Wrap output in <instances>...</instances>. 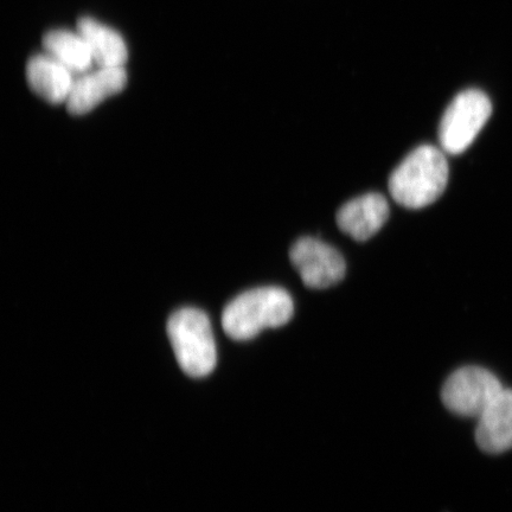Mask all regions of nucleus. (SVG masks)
<instances>
[{
  "label": "nucleus",
  "mask_w": 512,
  "mask_h": 512,
  "mask_svg": "<svg viewBox=\"0 0 512 512\" xmlns=\"http://www.w3.org/2000/svg\"><path fill=\"white\" fill-rule=\"evenodd\" d=\"M127 85L125 68L95 67L76 76L72 93L67 101V110L72 115H85L98 107L102 101L124 91Z\"/></svg>",
  "instance_id": "nucleus-7"
},
{
  "label": "nucleus",
  "mask_w": 512,
  "mask_h": 512,
  "mask_svg": "<svg viewBox=\"0 0 512 512\" xmlns=\"http://www.w3.org/2000/svg\"><path fill=\"white\" fill-rule=\"evenodd\" d=\"M290 259L303 283L317 290L338 284L347 272L344 258L337 249L310 236L294 243Z\"/></svg>",
  "instance_id": "nucleus-6"
},
{
  "label": "nucleus",
  "mask_w": 512,
  "mask_h": 512,
  "mask_svg": "<svg viewBox=\"0 0 512 512\" xmlns=\"http://www.w3.org/2000/svg\"><path fill=\"white\" fill-rule=\"evenodd\" d=\"M492 113L488 95L478 89H467L446 108L439 126L441 149L459 155L469 149Z\"/></svg>",
  "instance_id": "nucleus-4"
},
{
  "label": "nucleus",
  "mask_w": 512,
  "mask_h": 512,
  "mask_svg": "<svg viewBox=\"0 0 512 512\" xmlns=\"http://www.w3.org/2000/svg\"><path fill=\"white\" fill-rule=\"evenodd\" d=\"M44 53L67 67L76 76L95 67L91 50L78 30H53L43 37Z\"/></svg>",
  "instance_id": "nucleus-12"
},
{
  "label": "nucleus",
  "mask_w": 512,
  "mask_h": 512,
  "mask_svg": "<svg viewBox=\"0 0 512 512\" xmlns=\"http://www.w3.org/2000/svg\"><path fill=\"white\" fill-rule=\"evenodd\" d=\"M448 164L444 151L421 145L402 160L389 177L388 188L396 203L408 209H421L444 194Z\"/></svg>",
  "instance_id": "nucleus-1"
},
{
  "label": "nucleus",
  "mask_w": 512,
  "mask_h": 512,
  "mask_svg": "<svg viewBox=\"0 0 512 512\" xmlns=\"http://www.w3.org/2000/svg\"><path fill=\"white\" fill-rule=\"evenodd\" d=\"M168 335L185 374L200 379L215 369L216 344L206 313L192 307L176 311L169 319Z\"/></svg>",
  "instance_id": "nucleus-3"
},
{
  "label": "nucleus",
  "mask_w": 512,
  "mask_h": 512,
  "mask_svg": "<svg viewBox=\"0 0 512 512\" xmlns=\"http://www.w3.org/2000/svg\"><path fill=\"white\" fill-rule=\"evenodd\" d=\"M503 389L501 381L491 371L464 367L448 377L441 390V400L448 411L478 419Z\"/></svg>",
  "instance_id": "nucleus-5"
},
{
  "label": "nucleus",
  "mask_w": 512,
  "mask_h": 512,
  "mask_svg": "<svg viewBox=\"0 0 512 512\" xmlns=\"http://www.w3.org/2000/svg\"><path fill=\"white\" fill-rule=\"evenodd\" d=\"M293 312V300L284 288L259 287L243 292L227 305L222 326L234 341H249L262 330L287 324Z\"/></svg>",
  "instance_id": "nucleus-2"
},
{
  "label": "nucleus",
  "mask_w": 512,
  "mask_h": 512,
  "mask_svg": "<svg viewBox=\"0 0 512 512\" xmlns=\"http://www.w3.org/2000/svg\"><path fill=\"white\" fill-rule=\"evenodd\" d=\"M389 217L387 198L376 192L345 203L338 210L337 224L343 233L356 241H367L379 232Z\"/></svg>",
  "instance_id": "nucleus-8"
},
{
  "label": "nucleus",
  "mask_w": 512,
  "mask_h": 512,
  "mask_svg": "<svg viewBox=\"0 0 512 512\" xmlns=\"http://www.w3.org/2000/svg\"><path fill=\"white\" fill-rule=\"evenodd\" d=\"M76 30L85 38L95 67L124 68L128 50L119 32L91 17L80 18Z\"/></svg>",
  "instance_id": "nucleus-11"
},
{
  "label": "nucleus",
  "mask_w": 512,
  "mask_h": 512,
  "mask_svg": "<svg viewBox=\"0 0 512 512\" xmlns=\"http://www.w3.org/2000/svg\"><path fill=\"white\" fill-rule=\"evenodd\" d=\"M76 75L47 53L32 56L27 64L31 91L51 105L67 104Z\"/></svg>",
  "instance_id": "nucleus-9"
},
{
  "label": "nucleus",
  "mask_w": 512,
  "mask_h": 512,
  "mask_svg": "<svg viewBox=\"0 0 512 512\" xmlns=\"http://www.w3.org/2000/svg\"><path fill=\"white\" fill-rule=\"evenodd\" d=\"M477 444L486 453L498 454L512 448V389H503L479 416Z\"/></svg>",
  "instance_id": "nucleus-10"
}]
</instances>
